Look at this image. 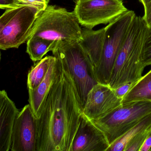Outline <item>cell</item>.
Segmentation results:
<instances>
[{"mask_svg": "<svg viewBox=\"0 0 151 151\" xmlns=\"http://www.w3.org/2000/svg\"><path fill=\"white\" fill-rule=\"evenodd\" d=\"M147 27L142 17L136 15L119 51L108 85L112 89L140 79L145 68L143 53Z\"/></svg>", "mask_w": 151, "mask_h": 151, "instance_id": "7a4b0ae2", "label": "cell"}, {"mask_svg": "<svg viewBox=\"0 0 151 151\" xmlns=\"http://www.w3.org/2000/svg\"><path fill=\"white\" fill-rule=\"evenodd\" d=\"M62 69L60 61L55 56L43 81L36 88L28 90L29 104L36 119L40 118L48 93Z\"/></svg>", "mask_w": 151, "mask_h": 151, "instance_id": "7c38bea8", "label": "cell"}, {"mask_svg": "<svg viewBox=\"0 0 151 151\" xmlns=\"http://www.w3.org/2000/svg\"><path fill=\"white\" fill-rule=\"evenodd\" d=\"M151 127V113L110 144L106 151H125L129 143L137 135Z\"/></svg>", "mask_w": 151, "mask_h": 151, "instance_id": "2e32d148", "label": "cell"}, {"mask_svg": "<svg viewBox=\"0 0 151 151\" xmlns=\"http://www.w3.org/2000/svg\"><path fill=\"white\" fill-rule=\"evenodd\" d=\"M19 111L5 90H0V151L10 150L12 128Z\"/></svg>", "mask_w": 151, "mask_h": 151, "instance_id": "4fadbf2b", "label": "cell"}, {"mask_svg": "<svg viewBox=\"0 0 151 151\" xmlns=\"http://www.w3.org/2000/svg\"><path fill=\"white\" fill-rule=\"evenodd\" d=\"M22 5H31L38 8L42 12L48 5L49 0H17Z\"/></svg>", "mask_w": 151, "mask_h": 151, "instance_id": "44dd1931", "label": "cell"}, {"mask_svg": "<svg viewBox=\"0 0 151 151\" xmlns=\"http://www.w3.org/2000/svg\"><path fill=\"white\" fill-rule=\"evenodd\" d=\"M151 128L150 129L146 138L139 151H151Z\"/></svg>", "mask_w": 151, "mask_h": 151, "instance_id": "cb8c5ba5", "label": "cell"}, {"mask_svg": "<svg viewBox=\"0 0 151 151\" xmlns=\"http://www.w3.org/2000/svg\"><path fill=\"white\" fill-rule=\"evenodd\" d=\"M74 12L53 5L47 7L40 13L30 34L50 40L71 42L81 37V28Z\"/></svg>", "mask_w": 151, "mask_h": 151, "instance_id": "277c9868", "label": "cell"}, {"mask_svg": "<svg viewBox=\"0 0 151 151\" xmlns=\"http://www.w3.org/2000/svg\"><path fill=\"white\" fill-rule=\"evenodd\" d=\"M151 128V127L135 137L129 143L125 151H139Z\"/></svg>", "mask_w": 151, "mask_h": 151, "instance_id": "d6986e66", "label": "cell"}, {"mask_svg": "<svg viewBox=\"0 0 151 151\" xmlns=\"http://www.w3.org/2000/svg\"><path fill=\"white\" fill-rule=\"evenodd\" d=\"M148 27H151V4L145 9L144 15L142 17Z\"/></svg>", "mask_w": 151, "mask_h": 151, "instance_id": "d4e9b609", "label": "cell"}, {"mask_svg": "<svg viewBox=\"0 0 151 151\" xmlns=\"http://www.w3.org/2000/svg\"><path fill=\"white\" fill-rule=\"evenodd\" d=\"M122 105V99L116 96L108 84L98 83L87 95L83 113L90 120L101 118Z\"/></svg>", "mask_w": 151, "mask_h": 151, "instance_id": "30bf717a", "label": "cell"}, {"mask_svg": "<svg viewBox=\"0 0 151 151\" xmlns=\"http://www.w3.org/2000/svg\"><path fill=\"white\" fill-rule=\"evenodd\" d=\"M1 51H0V61H1Z\"/></svg>", "mask_w": 151, "mask_h": 151, "instance_id": "4316f807", "label": "cell"}, {"mask_svg": "<svg viewBox=\"0 0 151 151\" xmlns=\"http://www.w3.org/2000/svg\"><path fill=\"white\" fill-rule=\"evenodd\" d=\"M143 5L144 9H145L150 4H151V0H139Z\"/></svg>", "mask_w": 151, "mask_h": 151, "instance_id": "484cf974", "label": "cell"}, {"mask_svg": "<svg viewBox=\"0 0 151 151\" xmlns=\"http://www.w3.org/2000/svg\"><path fill=\"white\" fill-rule=\"evenodd\" d=\"M144 62L145 66L151 65V27L147 28L145 40Z\"/></svg>", "mask_w": 151, "mask_h": 151, "instance_id": "ffe728a7", "label": "cell"}, {"mask_svg": "<svg viewBox=\"0 0 151 151\" xmlns=\"http://www.w3.org/2000/svg\"><path fill=\"white\" fill-rule=\"evenodd\" d=\"M37 123L30 105L19 111L12 128V151H36Z\"/></svg>", "mask_w": 151, "mask_h": 151, "instance_id": "9c48e42d", "label": "cell"}, {"mask_svg": "<svg viewBox=\"0 0 151 151\" xmlns=\"http://www.w3.org/2000/svg\"><path fill=\"white\" fill-rule=\"evenodd\" d=\"M41 12L31 5L7 9L0 17V49L18 48L27 41Z\"/></svg>", "mask_w": 151, "mask_h": 151, "instance_id": "5b68a950", "label": "cell"}, {"mask_svg": "<svg viewBox=\"0 0 151 151\" xmlns=\"http://www.w3.org/2000/svg\"></svg>", "mask_w": 151, "mask_h": 151, "instance_id": "83f0119b", "label": "cell"}, {"mask_svg": "<svg viewBox=\"0 0 151 151\" xmlns=\"http://www.w3.org/2000/svg\"><path fill=\"white\" fill-rule=\"evenodd\" d=\"M150 113L151 101H136L122 104L106 116L90 121L104 134L110 145Z\"/></svg>", "mask_w": 151, "mask_h": 151, "instance_id": "52a82bcc", "label": "cell"}, {"mask_svg": "<svg viewBox=\"0 0 151 151\" xmlns=\"http://www.w3.org/2000/svg\"><path fill=\"white\" fill-rule=\"evenodd\" d=\"M69 73L82 111L90 90L98 83L93 64L78 40H58L52 51Z\"/></svg>", "mask_w": 151, "mask_h": 151, "instance_id": "3957f363", "label": "cell"}, {"mask_svg": "<svg viewBox=\"0 0 151 151\" xmlns=\"http://www.w3.org/2000/svg\"><path fill=\"white\" fill-rule=\"evenodd\" d=\"M74 12L79 24L92 29L109 24L128 10L122 0H76Z\"/></svg>", "mask_w": 151, "mask_h": 151, "instance_id": "ba28073f", "label": "cell"}, {"mask_svg": "<svg viewBox=\"0 0 151 151\" xmlns=\"http://www.w3.org/2000/svg\"><path fill=\"white\" fill-rule=\"evenodd\" d=\"M54 58V56H47L32 66L27 75L28 90L36 88L43 81Z\"/></svg>", "mask_w": 151, "mask_h": 151, "instance_id": "ac0fdd59", "label": "cell"}, {"mask_svg": "<svg viewBox=\"0 0 151 151\" xmlns=\"http://www.w3.org/2000/svg\"><path fill=\"white\" fill-rule=\"evenodd\" d=\"M62 66L36 119V151H70L79 126L82 109L72 79Z\"/></svg>", "mask_w": 151, "mask_h": 151, "instance_id": "6da1fadb", "label": "cell"}, {"mask_svg": "<svg viewBox=\"0 0 151 151\" xmlns=\"http://www.w3.org/2000/svg\"><path fill=\"white\" fill-rule=\"evenodd\" d=\"M105 27L97 31L81 28V37L78 40L82 48L91 60L94 70L99 64L105 33Z\"/></svg>", "mask_w": 151, "mask_h": 151, "instance_id": "5bb4252c", "label": "cell"}, {"mask_svg": "<svg viewBox=\"0 0 151 151\" xmlns=\"http://www.w3.org/2000/svg\"><path fill=\"white\" fill-rule=\"evenodd\" d=\"M22 5L17 0H0V9H7Z\"/></svg>", "mask_w": 151, "mask_h": 151, "instance_id": "603a6c76", "label": "cell"}, {"mask_svg": "<svg viewBox=\"0 0 151 151\" xmlns=\"http://www.w3.org/2000/svg\"><path fill=\"white\" fill-rule=\"evenodd\" d=\"M56 42L38 36H31L27 41V52L34 62L40 61L47 52L53 51Z\"/></svg>", "mask_w": 151, "mask_h": 151, "instance_id": "e0dca14e", "label": "cell"}, {"mask_svg": "<svg viewBox=\"0 0 151 151\" xmlns=\"http://www.w3.org/2000/svg\"><path fill=\"white\" fill-rule=\"evenodd\" d=\"M132 83H126L113 90L116 96L122 100L132 86Z\"/></svg>", "mask_w": 151, "mask_h": 151, "instance_id": "7402d4cb", "label": "cell"}, {"mask_svg": "<svg viewBox=\"0 0 151 151\" xmlns=\"http://www.w3.org/2000/svg\"><path fill=\"white\" fill-rule=\"evenodd\" d=\"M139 101H151V69L134 84L122 100V104Z\"/></svg>", "mask_w": 151, "mask_h": 151, "instance_id": "9a60e30c", "label": "cell"}, {"mask_svg": "<svg viewBox=\"0 0 151 151\" xmlns=\"http://www.w3.org/2000/svg\"><path fill=\"white\" fill-rule=\"evenodd\" d=\"M109 146L104 134L82 113L70 151H106Z\"/></svg>", "mask_w": 151, "mask_h": 151, "instance_id": "8fae6325", "label": "cell"}, {"mask_svg": "<svg viewBox=\"0 0 151 151\" xmlns=\"http://www.w3.org/2000/svg\"><path fill=\"white\" fill-rule=\"evenodd\" d=\"M136 15L128 10L106 27L100 60L95 69L98 83L108 85L117 55Z\"/></svg>", "mask_w": 151, "mask_h": 151, "instance_id": "8992f818", "label": "cell"}]
</instances>
